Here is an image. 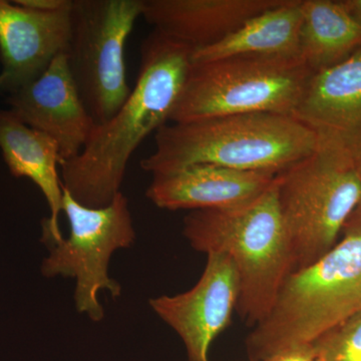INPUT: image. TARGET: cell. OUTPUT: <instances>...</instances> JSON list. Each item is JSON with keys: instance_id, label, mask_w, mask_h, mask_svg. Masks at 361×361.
<instances>
[{"instance_id": "obj_23", "label": "cell", "mask_w": 361, "mask_h": 361, "mask_svg": "<svg viewBox=\"0 0 361 361\" xmlns=\"http://www.w3.org/2000/svg\"><path fill=\"white\" fill-rule=\"evenodd\" d=\"M312 361H324L322 360V357H320L319 355H316V357Z\"/></svg>"}, {"instance_id": "obj_5", "label": "cell", "mask_w": 361, "mask_h": 361, "mask_svg": "<svg viewBox=\"0 0 361 361\" xmlns=\"http://www.w3.org/2000/svg\"><path fill=\"white\" fill-rule=\"evenodd\" d=\"M276 188L292 271L301 269L336 245L360 205L355 159L341 145L319 139L310 155L276 176Z\"/></svg>"}, {"instance_id": "obj_7", "label": "cell", "mask_w": 361, "mask_h": 361, "mask_svg": "<svg viewBox=\"0 0 361 361\" xmlns=\"http://www.w3.org/2000/svg\"><path fill=\"white\" fill-rule=\"evenodd\" d=\"M144 0H73L68 65L94 126L118 113L132 90L125 45Z\"/></svg>"}, {"instance_id": "obj_1", "label": "cell", "mask_w": 361, "mask_h": 361, "mask_svg": "<svg viewBox=\"0 0 361 361\" xmlns=\"http://www.w3.org/2000/svg\"><path fill=\"white\" fill-rule=\"evenodd\" d=\"M194 51L156 30L145 39L139 77L130 96L109 122L94 126L82 152L61 166L63 189L75 201L99 208L121 193L130 157L170 121Z\"/></svg>"}, {"instance_id": "obj_15", "label": "cell", "mask_w": 361, "mask_h": 361, "mask_svg": "<svg viewBox=\"0 0 361 361\" xmlns=\"http://www.w3.org/2000/svg\"><path fill=\"white\" fill-rule=\"evenodd\" d=\"M0 149L11 175L28 178L44 194L51 214L42 222V242L51 245L59 241L63 187L59 168L63 161L58 142L26 126L11 111L0 110Z\"/></svg>"}, {"instance_id": "obj_12", "label": "cell", "mask_w": 361, "mask_h": 361, "mask_svg": "<svg viewBox=\"0 0 361 361\" xmlns=\"http://www.w3.org/2000/svg\"><path fill=\"white\" fill-rule=\"evenodd\" d=\"M276 176L214 165L189 166L153 175L146 195L166 210L232 209L256 200L274 184Z\"/></svg>"}, {"instance_id": "obj_6", "label": "cell", "mask_w": 361, "mask_h": 361, "mask_svg": "<svg viewBox=\"0 0 361 361\" xmlns=\"http://www.w3.org/2000/svg\"><path fill=\"white\" fill-rule=\"evenodd\" d=\"M312 73L299 56L192 61L169 122L254 113L292 116Z\"/></svg>"}, {"instance_id": "obj_20", "label": "cell", "mask_w": 361, "mask_h": 361, "mask_svg": "<svg viewBox=\"0 0 361 361\" xmlns=\"http://www.w3.org/2000/svg\"><path fill=\"white\" fill-rule=\"evenodd\" d=\"M68 0H16V4L35 11H51L61 8Z\"/></svg>"}, {"instance_id": "obj_21", "label": "cell", "mask_w": 361, "mask_h": 361, "mask_svg": "<svg viewBox=\"0 0 361 361\" xmlns=\"http://www.w3.org/2000/svg\"><path fill=\"white\" fill-rule=\"evenodd\" d=\"M349 13L361 23V0H341Z\"/></svg>"}, {"instance_id": "obj_19", "label": "cell", "mask_w": 361, "mask_h": 361, "mask_svg": "<svg viewBox=\"0 0 361 361\" xmlns=\"http://www.w3.org/2000/svg\"><path fill=\"white\" fill-rule=\"evenodd\" d=\"M317 355L316 349L313 345L301 346L277 355L271 356L261 361H312Z\"/></svg>"}, {"instance_id": "obj_2", "label": "cell", "mask_w": 361, "mask_h": 361, "mask_svg": "<svg viewBox=\"0 0 361 361\" xmlns=\"http://www.w3.org/2000/svg\"><path fill=\"white\" fill-rule=\"evenodd\" d=\"M319 260L285 278L267 315L254 325L245 345L249 361L313 345L361 311V213Z\"/></svg>"}, {"instance_id": "obj_11", "label": "cell", "mask_w": 361, "mask_h": 361, "mask_svg": "<svg viewBox=\"0 0 361 361\" xmlns=\"http://www.w3.org/2000/svg\"><path fill=\"white\" fill-rule=\"evenodd\" d=\"M9 111L58 142L63 163L84 149L94 123L71 75L66 52L32 84L6 97Z\"/></svg>"}, {"instance_id": "obj_18", "label": "cell", "mask_w": 361, "mask_h": 361, "mask_svg": "<svg viewBox=\"0 0 361 361\" xmlns=\"http://www.w3.org/2000/svg\"><path fill=\"white\" fill-rule=\"evenodd\" d=\"M324 361H361V311L313 344Z\"/></svg>"}, {"instance_id": "obj_3", "label": "cell", "mask_w": 361, "mask_h": 361, "mask_svg": "<svg viewBox=\"0 0 361 361\" xmlns=\"http://www.w3.org/2000/svg\"><path fill=\"white\" fill-rule=\"evenodd\" d=\"M155 141L141 161L152 175L214 165L276 176L315 151L319 137L292 116L254 113L166 123Z\"/></svg>"}, {"instance_id": "obj_10", "label": "cell", "mask_w": 361, "mask_h": 361, "mask_svg": "<svg viewBox=\"0 0 361 361\" xmlns=\"http://www.w3.org/2000/svg\"><path fill=\"white\" fill-rule=\"evenodd\" d=\"M71 1L56 11H35L0 0V94L7 97L37 80L68 51Z\"/></svg>"}, {"instance_id": "obj_16", "label": "cell", "mask_w": 361, "mask_h": 361, "mask_svg": "<svg viewBox=\"0 0 361 361\" xmlns=\"http://www.w3.org/2000/svg\"><path fill=\"white\" fill-rule=\"evenodd\" d=\"M301 4L302 0H284L247 20L222 42L195 51L192 61L205 63L240 56H299Z\"/></svg>"}, {"instance_id": "obj_17", "label": "cell", "mask_w": 361, "mask_h": 361, "mask_svg": "<svg viewBox=\"0 0 361 361\" xmlns=\"http://www.w3.org/2000/svg\"><path fill=\"white\" fill-rule=\"evenodd\" d=\"M299 56L312 73L339 65L361 49V23L341 0H302Z\"/></svg>"}, {"instance_id": "obj_13", "label": "cell", "mask_w": 361, "mask_h": 361, "mask_svg": "<svg viewBox=\"0 0 361 361\" xmlns=\"http://www.w3.org/2000/svg\"><path fill=\"white\" fill-rule=\"evenodd\" d=\"M292 116L351 154L361 148V49L339 65L313 73Z\"/></svg>"}, {"instance_id": "obj_22", "label": "cell", "mask_w": 361, "mask_h": 361, "mask_svg": "<svg viewBox=\"0 0 361 361\" xmlns=\"http://www.w3.org/2000/svg\"><path fill=\"white\" fill-rule=\"evenodd\" d=\"M351 155H353V159H355L356 170H357L358 177H360L361 185V148L358 149L357 151H355V153L351 154ZM355 212L361 213V198L360 205H358Z\"/></svg>"}, {"instance_id": "obj_9", "label": "cell", "mask_w": 361, "mask_h": 361, "mask_svg": "<svg viewBox=\"0 0 361 361\" xmlns=\"http://www.w3.org/2000/svg\"><path fill=\"white\" fill-rule=\"evenodd\" d=\"M238 298V275L231 259L212 253L190 290L156 297L149 304L182 339L189 361H210L211 345L230 324Z\"/></svg>"}, {"instance_id": "obj_4", "label": "cell", "mask_w": 361, "mask_h": 361, "mask_svg": "<svg viewBox=\"0 0 361 361\" xmlns=\"http://www.w3.org/2000/svg\"><path fill=\"white\" fill-rule=\"evenodd\" d=\"M183 234L192 248L231 259L238 275L237 311L251 326L269 312L292 272L288 238L277 202L276 179L256 200L222 210L192 211Z\"/></svg>"}, {"instance_id": "obj_8", "label": "cell", "mask_w": 361, "mask_h": 361, "mask_svg": "<svg viewBox=\"0 0 361 361\" xmlns=\"http://www.w3.org/2000/svg\"><path fill=\"white\" fill-rule=\"evenodd\" d=\"M63 212L70 234L49 246L40 272L45 278H71L75 281L78 312L92 322H102L104 310L99 294L122 295V286L109 275L111 256L135 241L129 200L121 192L109 205L92 208L78 203L63 189Z\"/></svg>"}, {"instance_id": "obj_14", "label": "cell", "mask_w": 361, "mask_h": 361, "mask_svg": "<svg viewBox=\"0 0 361 361\" xmlns=\"http://www.w3.org/2000/svg\"><path fill=\"white\" fill-rule=\"evenodd\" d=\"M284 0H144L142 16L166 37L200 51Z\"/></svg>"}]
</instances>
